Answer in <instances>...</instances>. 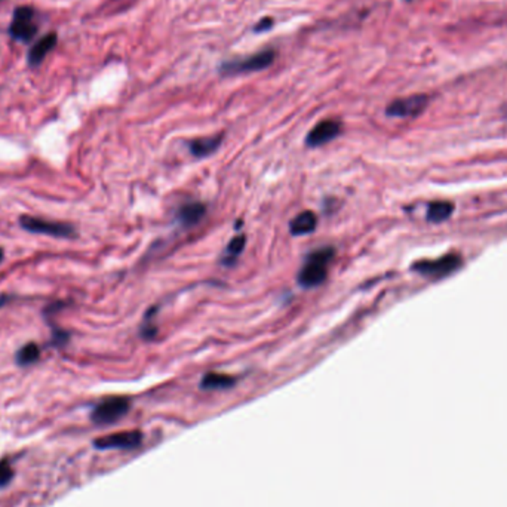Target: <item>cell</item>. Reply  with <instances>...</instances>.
Wrapping results in <instances>:
<instances>
[{
  "label": "cell",
  "mask_w": 507,
  "mask_h": 507,
  "mask_svg": "<svg viewBox=\"0 0 507 507\" xmlns=\"http://www.w3.org/2000/svg\"><path fill=\"white\" fill-rule=\"evenodd\" d=\"M335 255L334 248L325 246L316 250L306 258L303 267L298 272V284L303 288H316L325 282L328 268Z\"/></svg>",
  "instance_id": "cell-1"
},
{
  "label": "cell",
  "mask_w": 507,
  "mask_h": 507,
  "mask_svg": "<svg viewBox=\"0 0 507 507\" xmlns=\"http://www.w3.org/2000/svg\"><path fill=\"white\" fill-rule=\"evenodd\" d=\"M275 57H276L275 51H272V49H267V51H261V52L250 55L246 58L230 59V61H224L220 66V73L226 76H235V74L260 72L273 64Z\"/></svg>",
  "instance_id": "cell-2"
},
{
  "label": "cell",
  "mask_w": 507,
  "mask_h": 507,
  "mask_svg": "<svg viewBox=\"0 0 507 507\" xmlns=\"http://www.w3.org/2000/svg\"><path fill=\"white\" fill-rule=\"evenodd\" d=\"M461 257L457 254H446L436 260H423L412 264V270L420 275L430 277V279H444V277L453 275L461 267Z\"/></svg>",
  "instance_id": "cell-3"
},
{
  "label": "cell",
  "mask_w": 507,
  "mask_h": 507,
  "mask_svg": "<svg viewBox=\"0 0 507 507\" xmlns=\"http://www.w3.org/2000/svg\"><path fill=\"white\" fill-rule=\"evenodd\" d=\"M37 33L34 23V9L32 6H18L14 11L12 23L9 26V36L18 42H30Z\"/></svg>",
  "instance_id": "cell-4"
},
{
  "label": "cell",
  "mask_w": 507,
  "mask_h": 507,
  "mask_svg": "<svg viewBox=\"0 0 507 507\" xmlns=\"http://www.w3.org/2000/svg\"><path fill=\"white\" fill-rule=\"evenodd\" d=\"M19 226L24 230L36 235H48L54 237H73L76 235V228L72 224L46 221L42 220V218L30 215H23L19 218Z\"/></svg>",
  "instance_id": "cell-5"
},
{
  "label": "cell",
  "mask_w": 507,
  "mask_h": 507,
  "mask_svg": "<svg viewBox=\"0 0 507 507\" xmlns=\"http://www.w3.org/2000/svg\"><path fill=\"white\" fill-rule=\"evenodd\" d=\"M131 408L128 397L113 396L98 404L92 411V421L97 424H112L125 417Z\"/></svg>",
  "instance_id": "cell-6"
},
{
  "label": "cell",
  "mask_w": 507,
  "mask_h": 507,
  "mask_svg": "<svg viewBox=\"0 0 507 507\" xmlns=\"http://www.w3.org/2000/svg\"><path fill=\"white\" fill-rule=\"evenodd\" d=\"M143 442V435L138 430L117 432L99 437L95 441V446L99 450H137Z\"/></svg>",
  "instance_id": "cell-7"
},
{
  "label": "cell",
  "mask_w": 507,
  "mask_h": 507,
  "mask_svg": "<svg viewBox=\"0 0 507 507\" xmlns=\"http://www.w3.org/2000/svg\"><path fill=\"white\" fill-rule=\"evenodd\" d=\"M427 103H429V98L426 95H412L408 98L395 99L387 107L386 113L392 117H414L424 110Z\"/></svg>",
  "instance_id": "cell-8"
},
{
  "label": "cell",
  "mask_w": 507,
  "mask_h": 507,
  "mask_svg": "<svg viewBox=\"0 0 507 507\" xmlns=\"http://www.w3.org/2000/svg\"><path fill=\"white\" fill-rule=\"evenodd\" d=\"M341 128L343 126L338 121H334V119H326V121L317 123L312 131L307 134L306 144L312 148H316V147H321L324 144L331 143L341 134Z\"/></svg>",
  "instance_id": "cell-9"
},
{
  "label": "cell",
  "mask_w": 507,
  "mask_h": 507,
  "mask_svg": "<svg viewBox=\"0 0 507 507\" xmlns=\"http://www.w3.org/2000/svg\"><path fill=\"white\" fill-rule=\"evenodd\" d=\"M58 42V36L57 33H49L46 36H43L41 41L36 42L34 46H32V49L28 51V64L32 67L41 66L43 63V59L46 58V55L52 51Z\"/></svg>",
  "instance_id": "cell-10"
},
{
  "label": "cell",
  "mask_w": 507,
  "mask_h": 507,
  "mask_svg": "<svg viewBox=\"0 0 507 507\" xmlns=\"http://www.w3.org/2000/svg\"><path fill=\"white\" fill-rule=\"evenodd\" d=\"M205 214H206L205 203L190 202V203H184L180 206V210L177 211L175 218L183 227H193L199 221H202Z\"/></svg>",
  "instance_id": "cell-11"
},
{
  "label": "cell",
  "mask_w": 507,
  "mask_h": 507,
  "mask_svg": "<svg viewBox=\"0 0 507 507\" xmlns=\"http://www.w3.org/2000/svg\"><path fill=\"white\" fill-rule=\"evenodd\" d=\"M221 143H223V134H218L214 137L196 138V140L188 144V148H190V153L195 157L202 159L215 153L218 150V147L221 146Z\"/></svg>",
  "instance_id": "cell-12"
},
{
  "label": "cell",
  "mask_w": 507,
  "mask_h": 507,
  "mask_svg": "<svg viewBox=\"0 0 507 507\" xmlns=\"http://www.w3.org/2000/svg\"><path fill=\"white\" fill-rule=\"evenodd\" d=\"M317 217L313 211H303L297 214L290 223V232L292 236H306L316 230Z\"/></svg>",
  "instance_id": "cell-13"
},
{
  "label": "cell",
  "mask_w": 507,
  "mask_h": 507,
  "mask_svg": "<svg viewBox=\"0 0 507 507\" xmlns=\"http://www.w3.org/2000/svg\"><path fill=\"white\" fill-rule=\"evenodd\" d=\"M236 384V379L223 372H208L202 377L201 389L202 390H226Z\"/></svg>",
  "instance_id": "cell-14"
},
{
  "label": "cell",
  "mask_w": 507,
  "mask_h": 507,
  "mask_svg": "<svg viewBox=\"0 0 507 507\" xmlns=\"http://www.w3.org/2000/svg\"><path fill=\"white\" fill-rule=\"evenodd\" d=\"M245 245H246V237H245V235L235 236L233 239L230 242H228V245L226 248L224 255L221 258V263L224 266H232V264H235L237 258H239L241 254L243 252Z\"/></svg>",
  "instance_id": "cell-15"
},
{
  "label": "cell",
  "mask_w": 507,
  "mask_h": 507,
  "mask_svg": "<svg viewBox=\"0 0 507 507\" xmlns=\"http://www.w3.org/2000/svg\"><path fill=\"white\" fill-rule=\"evenodd\" d=\"M454 212V205L451 202H445V201H439V202H433L429 205V210H427V220L432 223H442L445 220L453 215Z\"/></svg>",
  "instance_id": "cell-16"
},
{
  "label": "cell",
  "mask_w": 507,
  "mask_h": 507,
  "mask_svg": "<svg viewBox=\"0 0 507 507\" xmlns=\"http://www.w3.org/2000/svg\"><path fill=\"white\" fill-rule=\"evenodd\" d=\"M39 357H41V349H39V346L36 343H28L17 352L15 361L19 366H28L37 362Z\"/></svg>",
  "instance_id": "cell-17"
},
{
  "label": "cell",
  "mask_w": 507,
  "mask_h": 507,
  "mask_svg": "<svg viewBox=\"0 0 507 507\" xmlns=\"http://www.w3.org/2000/svg\"><path fill=\"white\" fill-rule=\"evenodd\" d=\"M14 478V469L8 461H0V488H3Z\"/></svg>",
  "instance_id": "cell-18"
},
{
  "label": "cell",
  "mask_w": 507,
  "mask_h": 507,
  "mask_svg": "<svg viewBox=\"0 0 507 507\" xmlns=\"http://www.w3.org/2000/svg\"><path fill=\"white\" fill-rule=\"evenodd\" d=\"M68 337H70V335H68L67 332L58 330V331H54V334H52V341H54L55 346H63L68 341Z\"/></svg>",
  "instance_id": "cell-19"
},
{
  "label": "cell",
  "mask_w": 507,
  "mask_h": 507,
  "mask_svg": "<svg viewBox=\"0 0 507 507\" xmlns=\"http://www.w3.org/2000/svg\"><path fill=\"white\" fill-rule=\"evenodd\" d=\"M272 26H273V19L272 18H263L261 21L254 27V30H255L257 33H260V32H264V30H268Z\"/></svg>",
  "instance_id": "cell-20"
},
{
  "label": "cell",
  "mask_w": 507,
  "mask_h": 507,
  "mask_svg": "<svg viewBox=\"0 0 507 507\" xmlns=\"http://www.w3.org/2000/svg\"><path fill=\"white\" fill-rule=\"evenodd\" d=\"M6 300H8V297H0V307H2L5 303H6Z\"/></svg>",
  "instance_id": "cell-21"
},
{
  "label": "cell",
  "mask_w": 507,
  "mask_h": 507,
  "mask_svg": "<svg viewBox=\"0 0 507 507\" xmlns=\"http://www.w3.org/2000/svg\"><path fill=\"white\" fill-rule=\"evenodd\" d=\"M3 257H5V254H3V250H2V248H0V263H2V261H3Z\"/></svg>",
  "instance_id": "cell-22"
}]
</instances>
